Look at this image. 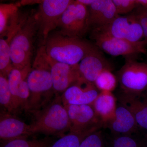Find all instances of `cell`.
<instances>
[{
  "instance_id": "4316f807",
  "label": "cell",
  "mask_w": 147,
  "mask_h": 147,
  "mask_svg": "<svg viewBox=\"0 0 147 147\" xmlns=\"http://www.w3.org/2000/svg\"><path fill=\"white\" fill-rule=\"evenodd\" d=\"M79 147H103L101 133L96 131L88 135L82 141Z\"/></svg>"
},
{
  "instance_id": "e575fe53",
  "label": "cell",
  "mask_w": 147,
  "mask_h": 147,
  "mask_svg": "<svg viewBox=\"0 0 147 147\" xmlns=\"http://www.w3.org/2000/svg\"><path fill=\"white\" fill-rule=\"evenodd\" d=\"M146 14L147 16V7H146Z\"/></svg>"
},
{
  "instance_id": "6da1fadb",
  "label": "cell",
  "mask_w": 147,
  "mask_h": 147,
  "mask_svg": "<svg viewBox=\"0 0 147 147\" xmlns=\"http://www.w3.org/2000/svg\"><path fill=\"white\" fill-rule=\"evenodd\" d=\"M44 46L53 60L71 65L79 64L96 47L82 38L65 36L58 32L49 35Z\"/></svg>"
},
{
  "instance_id": "5bb4252c",
  "label": "cell",
  "mask_w": 147,
  "mask_h": 147,
  "mask_svg": "<svg viewBox=\"0 0 147 147\" xmlns=\"http://www.w3.org/2000/svg\"><path fill=\"white\" fill-rule=\"evenodd\" d=\"M88 7L90 28L93 30L107 26L119 16L113 0H95Z\"/></svg>"
},
{
  "instance_id": "d6a6232c",
  "label": "cell",
  "mask_w": 147,
  "mask_h": 147,
  "mask_svg": "<svg viewBox=\"0 0 147 147\" xmlns=\"http://www.w3.org/2000/svg\"><path fill=\"white\" fill-rule=\"evenodd\" d=\"M136 1L139 5L147 7V0H136Z\"/></svg>"
},
{
  "instance_id": "4fadbf2b",
  "label": "cell",
  "mask_w": 147,
  "mask_h": 147,
  "mask_svg": "<svg viewBox=\"0 0 147 147\" xmlns=\"http://www.w3.org/2000/svg\"><path fill=\"white\" fill-rule=\"evenodd\" d=\"M106 69L111 70V65L97 47L79 64V71L81 78L93 84H94L100 74Z\"/></svg>"
},
{
  "instance_id": "484cf974",
  "label": "cell",
  "mask_w": 147,
  "mask_h": 147,
  "mask_svg": "<svg viewBox=\"0 0 147 147\" xmlns=\"http://www.w3.org/2000/svg\"><path fill=\"white\" fill-rule=\"evenodd\" d=\"M113 1L119 15L130 13L139 6L136 0H113Z\"/></svg>"
},
{
  "instance_id": "52a82bcc",
  "label": "cell",
  "mask_w": 147,
  "mask_h": 147,
  "mask_svg": "<svg viewBox=\"0 0 147 147\" xmlns=\"http://www.w3.org/2000/svg\"><path fill=\"white\" fill-rule=\"evenodd\" d=\"M91 34L92 38L95 40V45L111 56L135 58L137 55L146 54V52L147 44L144 40L139 42H130L95 30H92Z\"/></svg>"
},
{
  "instance_id": "cb8c5ba5",
  "label": "cell",
  "mask_w": 147,
  "mask_h": 147,
  "mask_svg": "<svg viewBox=\"0 0 147 147\" xmlns=\"http://www.w3.org/2000/svg\"><path fill=\"white\" fill-rule=\"evenodd\" d=\"M52 142L48 138L32 140L18 138L4 142L2 147H50L53 144Z\"/></svg>"
},
{
  "instance_id": "7c38bea8",
  "label": "cell",
  "mask_w": 147,
  "mask_h": 147,
  "mask_svg": "<svg viewBox=\"0 0 147 147\" xmlns=\"http://www.w3.org/2000/svg\"><path fill=\"white\" fill-rule=\"evenodd\" d=\"M94 84L81 78L64 92L61 96L64 106L92 105L99 94Z\"/></svg>"
},
{
  "instance_id": "1f68e13d",
  "label": "cell",
  "mask_w": 147,
  "mask_h": 147,
  "mask_svg": "<svg viewBox=\"0 0 147 147\" xmlns=\"http://www.w3.org/2000/svg\"><path fill=\"white\" fill-rule=\"evenodd\" d=\"M94 1L95 0H77L76 1L83 5L89 7L90 5H91Z\"/></svg>"
},
{
  "instance_id": "7a4b0ae2",
  "label": "cell",
  "mask_w": 147,
  "mask_h": 147,
  "mask_svg": "<svg viewBox=\"0 0 147 147\" xmlns=\"http://www.w3.org/2000/svg\"><path fill=\"white\" fill-rule=\"evenodd\" d=\"M38 29L36 13L25 15L10 43L11 59L14 68L22 70L30 65L33 44Z\"/></svg>"
},
{
  "instance_id": "2e32d148",
  "label": "cell",
  "mask_w": 147,
  "mask_h": 147,
  "mask_svg": "<svg viewBox=\"0 0 147 147\" xmlns=\"http://www.w3.org/2000/svg\"><path fill=\"white\" fill-rule=\"evenodd\" d=\"M108 123L113 132L122 135H129L139 127L131 111L121 104L117 107L115 117Z\"/></svg>"
},
{
  "instance_id": "7402d4cb",
  "label": "cell",
  "mask_w": 147,
  "mask_h": 147,
  "mask_svg": "<svg viewBox=\"0 0 147 147\" xmlns=\"http://www.w3.org/2000/svg\"><path fill=\"white\" fill-rule=\"evenodd\" d=\"M97 129H92L84 132L69 131L51 145L50 147H79L81 142L88 135Z\"/></svg>"
},
{
  "instance_id": "3957f363",
  "label": "cell",
  "mask_w": 147,
  "mask_h": 147,
  "mask_svg": "<svg viewBox=\"0 0 147 147\" xmlns=\"http://www.w3.org/2000/svg\"><path fill=\"white\" fill-rule=\"evenodd\" d=\"M33 134H62L70 130V123L65 106L60 96L57 97L37 117L32 124Z\"/></svg>"
},
{
  "instance_id": "8fae6325",
  "label": "cell",
  "mask_w": 147,
  "mask_h": 147,
  "mask_svg": "<svg viewBox=\"0 0 147 147\" xmlns=\"http://www.w3.org/2000/svg\"><path fill=\"white\" fill-rule=\"evenodd\" d=\"M46 57L50 66L53 88L57 92H64L81 79L79 64L71 65L54 60L48 55Z\"/></svg>"
},
{
  "instance_id": "d6986e66",
  "label": "cell",
  "mask_w": 147,
  "mask_h": 147,
  "mask_svg": "<svg viewBox=\"0 0 147 147\" xmlns=\"http://www.w3.org/2000/svg\"><path fill=\"white\" fill-rule=\"evenodd\" d=\"M18 4L0 5V36L11 31L20 23L23 15H20Z\"/></svg>"
},
{
  "instance_id": "44dd1931",
  "label": "cell",
  "mask_w": 147,
  "mask_h": 147,
  "mask_svg": "<svg viewBox=\"0 0 147 147\" xmlns=\"http://www.w3.org/2000/svg\"><path fill=\"white\" fill-rule=\"evenodd\" d=\"M31 70L30 65L22 70L13 68L9 74L7 80L14 111L19 108L18 95L20 84L23 79H26Z\"/></svg>"
},
{
  "instance_id": "30bf717a",
  "label": "cell",
  "mask_w": 147,
  "mask_h": 147,
  "mask_svg": "<svg viewBox=\"0 0 147 147\" xmlns=\"http://www.w3.org/2000/svg\"><path fill=\"white\" fill-rule=\"evenodd\" d=\"M67 110L70 123L69 131L84 132L98 129L101 122L96 116L92 105H68Z\"/></svg>"
},
{
  "instance_id": "836d02e7",
  "label": "cell",
  "mask_w": 147,
  "mask_h": 147,
  "mask_svg": "<svg viewBox=\"0 0 147 147\" xmlns=\"http://www.w3.org/2000/svg\"><path fill=\"white\" fill-rule=\"evenodd\" d=\"M145 147H147V135L146 137V144L145 145Z\"/></svg>"
},
{
  "instance_id": "d590c367",
  "label": "cell",
  "mask_w": 147,
  "mask_h": 147,
  "mask_svg": "<svg viewBox=\"0 0 147 147\" xmlns=\"http://www.w3.org/2000/svg\"><path fill=\"white\" fill-rule=\"evenodd\" d=\"M146 100V101H147V99H146V100Z\"/></svg>"
},
{
  "instance_id": "f1b7e54d",
  "label": "cell",
  "mask_w": 147,
  "mask_h": 147,
  "mask_svg": "<svg viewBox=\"0 0 147 147\" xmlns=\"http://www.w3.org/2000/svg\"><path fill=\"white\" fill-rule=\"evenodd\" d=\"M134 12L144 32V39L147 44V16L146 7L139 5Z\"/></svg>"
},
{
  "instance_id": "8992f818",
  "label": "cell",
  "mask_w": 147,
  "mask_h": 147,
  "mask_svg": "<svg viewBox=\"0 0 147 147\" xmlns=\"http://www.w3.org/2000/svg\"><path fill=\"white\" fill-rule=\"evenodd\" d=\"M88 7L74 1L61 16L59 32L65 36L82 38L90 29Z\"/></svg>"
},
{
  "instance_id": "83f0119b",
  "label": "cell",
  "mask_w": 147,
  "mask_h": 147,
  "mask_svg": "<svg viewBox=\"0 0 147 147\" xmlns=\"http://www.w3.org/2000/svg\"><path fill=\"white\" fill-rule=\"evenodd\" d=\"M30 91L26 79L22 80L19 87L18 95L19 108H26L30 96Z\"/></svg>"
},
{
  "instance_id": "4dcf8cb0",
  "label": "cell",
  "mask_w": 147,
  "mask_h": 147,
  "mask_svg": "<svg viewBox=\"0 0 147 147\" xmlns=\"http://www.w3.org/2000/svg\"><path fill=\"white\" fill-rule=\"evenodd\" d=\"M43 1H35V0H34V1H21L20 4H19V5H32L34 4H40Z\"/></svg>"
},
{
  "instance_id": "d4e9b609",
  "label": "cell",
  "mask_w": 147,
  "mask_h": 147,
  "mask_svg": "<svg viewBox=\"0 0 147 147\" xmlns=\"http://www.w3.org/2000/svg\"><path fill=\"white\" fill-rule=\"evenodd\" d=\"M0 103L9 113L14 111L7 77L0 74Z\"/></svg>"
},
{
  "instance_id": "f546056e",
  "label": "cell",
  "mask_w": 147,
  "mask_h": 147,
  "mask_svg": "<svg viewBox=\"0 0 147 147\" xmlns=\"http://www.w3.org/2000/svg\"><path fill=\"white\" fill-rule=\"evenodd\" d=\"M113 147H139L135 139L129 135H123L114 140Z\"/></svg>"
},
{
  "instance_id": "277c9868",
  "label": "cell",
  "mask_w": 147,
  "mask_h": 147,
  "mask_svg": "<svg viewBox=\"0 0 147 147\" xmlns=\"http://www.w3.org/2000/svg\"><path fill=\"white\" fill-rule=\"evenodd\" d=\"M33 67L27 78L30 93L27 107L29 109L37 108L42 95L53 88L50 66L45 53L38 52Z\"/></svg>"
},
{
  "instance_id": "ffe728a7",
  "label": "cell",
  "mask_w": 147,
  "mask_h": 147,
  "mask_svg": "<svg viewBox=\"0 0 147 147\" xmlns=\"http://www.w3.org/2000/svg\"><path fill=\"white\" fill-rule=\"evenodd\" d=\"M17 31L18 29L15 28L0 36V74L7 78L14 68L11 59L10 45L11 39Z\"/></svg>"
},
{
  "instance_id": "e0dca14e",
  "label": "cell",
  "mask_w": 147,
  "mask_h": 147,
  "mask_svg": "<svg viewBox=\"0 0 147 147\" xmlns=\"http://www.w3.org/2000/svg\"><path fill=\"white\" fill-rule=\"evenodd\" d=\"M102 123H109L114 117L117 110V99L111 92H101L92 105Z\"/></svg>"
},
{
  "instance_id": "9a60e30c",
  "label": "cell",
  "mask_w": 147,
  "mask_h": 147,
  "mask_svg": "<svg viewBox=\"0 0 147 147\" xmlns=\"http://www.w3.org/2000/svg\"><path fill=\"white\" fill-rule=\"evenodd\" d=\"M33 134L31 125L9 114H1L0 138L3 142L27 138Z\"/></svg>"
},
{
  "instance_id": "603a6c76",
  "label": "cell",
  "mask_w": 147,
  "mask_h": 147,
  "mask_svg": "<svg viewBox=\"0 0 147 147\" xmlns=\"http://www.w3.org/2000/svg\"><path fill=\"white\" fill-rule=\"evenodd\" d=\"M117 78L110 69H106L101 72L95 81L94 84L98 90L101 92H111L115 89Z\"/></svg>"
},
{
  "instance_id": "5b68a950",
  "label": "cell",
  "mask_w": 147,
  "mask_h": 147,
  "mask_svg": "<svg viewBox=\"0 0 147 147\" xmlns=\"http://www.w3.org/2000/svg\"><path fill=\"white\" fill-rule=\"evenodd\" d=\"M117 79L124 94L138 96L147 89V64L125 58Z\"/></svg>"
},
{
  "instance_id": "ac0fdd59",
  "label": "cell",
  "mask_w": 147,
  "mask_h": 147,
  "mask_svg": "<svg viewBox=\"0 0 147 147\" xmlns=\"http://www.w3.org/2000/svg\"><path fill=\"white\" fill-rule=\"evenodd\" d=\"M137 96L124 94L120 99L121 104L131 111L138 127L147 131V102Z\"/></svg>"
},
{
  "instance_id": "ba28073f",
  "label": "cell",
  "mask_w": 147,
  "mask_h": 147,
  "mask_svg": "<svg viewBox=\"0 0 147 147\" xmlns=\"http://www.w3.org/2000/svg\"><path fill=\"white\" fill-rule=\"evenodd\" d=\"M92 30L130 42H139L144 39L143 29L134 12L127 16H119L107 26Z\"/></svg>"
},
{
  "instance_id": "9c48e42d",
  "label": "cell",
  "mask_w": 147,
  "mask_h": 147,
  "mask_svg": "<svg viewBox=\"0 0 147 147\" xmlns=\"http://www.w3.org/2000/svg\"><path fill=\"white\" fill-rule=\"evenodd\" d=\"M71 0H44L38 6L36 16L40 34L45 42L50 33L57 28L64 11L73 2Z\"/></svg>"
}]
</instances>
